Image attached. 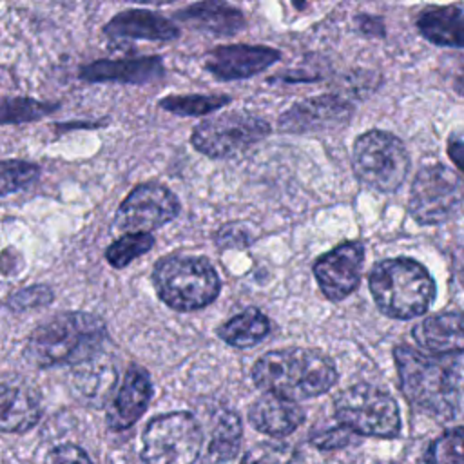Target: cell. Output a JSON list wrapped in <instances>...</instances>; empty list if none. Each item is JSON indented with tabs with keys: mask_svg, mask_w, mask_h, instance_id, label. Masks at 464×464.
Segmentation results:
<instances>
[{
	"mask_svg": "<svg viewBox=\"0 0 464 464\" xmlns=\"http://www.w3.org/2000/svg\"><path fill=\"white\" fill-rule=\"evenodd\" d=\"M252 379L266 393L301 401L326 393L337 381L334 361L314 348H283L263 353Z\"/></svg>",
	"mask_w": 464,
	"mask_h": 464,
	"instance_id": "cell-1",
	"label": "cell"
},
{
	"mask_svg": "<svg viewBox=\"0 0 464 464\" xmlns=\"http://www.w3.org/2000/svg\"><path fill=\"white\" fill-rule=\"evenodd\" d=\"M105 323L89 312H62L38 324L25 344V357L42 368L83 364L100 355Z\"/></svg>",
	"mask_w": 464,
	"mask_h": 464,
	"instance_id": "cell-2",
	"label": "cell"
},
{
	"mask_svg": "<svg viewBox=\"0 0 464 464\" xmlns=\"http://www.w3.org/2000/svg\"><path fill=\"white\" fill-rule=\"evenodd\" d=\"M399 382L404 397L419 411L435 417H453L459 404V386L453 368L410 344H399L393 350Z\"/></svg>",
	"mask_w": 464,
	"mask_h": 464,
	"instance_id": "cell-3",
	"label": "cell"
},
{
	"mask_svg": "<svg viewBox=\"0 0 464 464\" xmlns=\"http://www.w3.org/2000/svg\"><path fill=\"white\" fill-rule=\"evenodd\" d=\"M368 286L377 308L393 319L419 317L435 299L433 277L411 257L379 261L368 276Z\"/></svg>",
	"mask_w": 464,
	"mask_h": 464,
	"instance_id": "cell-4",
	"label": "cell"
},
{
	"mask_svg": "<svg viewBox=\"0 0 464 464\" xmlns=\"http://www.w3.org/2000/svg\"><path fill=\"white\" fill-rule=\"evenodd\" d=\"M158 297L174 310L192 312L210 304L219 294V277L203 256L161 257L152 270Z\"/></svg>",
	"mask_w": 464,
	"mask_h": 464,
	"instance_id": "cell-5",
	"label": "cell"
},
{
	"mask_svg": "<svg viewBox=\"0 0 464 464\" xmlns=\"http://www.w3.org/2000/svg\"><path fill=\"white\" fill-rule=\"evenodd\" d=\"M352 167L362 185L388 194L404 183L410 170V156L397 136L372 129L353 141Z\"/></svg>",
	"mask_w": 464,
	"mask_h": 464,
	"instance_id": "cell-6",
	"label": "cell"
},
{
	"mask_svg": "<svg viewBox=\"0 0 464 464\" xmlns=\"http://www.w3.org/2000/svg\"><path fill=\"white\" fill-rule=\"evenodd\" d=\"M335 419L352 433L393 439L401 431V413L395 399L384 390L359 382L343 390L334 401Z\"/></svg>",
	"mask_w": 464,
	"mask_h": 464,
	"instance_id": "cell-7",
	"label": "cell"
},
{
	"mask_svg": "<svg viewBox=\"0 0 464 464\" xmlns=\"http://www.w3.org/2000/svg\"><path fill=\"white\" fill-rule=\"evenodd\" d=\"M201 446L203 433L190 413H165L147 424L141 437V459L145 464H192Z\"/></svg>",
	"mask_w": 464,
	"mask_h": 464,
	"instance_id": "cell-8",
	"label": "cell"
},
{
	"mask_svg": "<svg viewBox=\"0 0 464 464\" xmlns=\"http://www.w3.org/2000/svg\"><path fill=\"white\" fill-rule=\"evenodd\" d=\"M270 132L268 121L248 112H223L199 121L190 134L192 147L214 160L232 158Z\"/></svg>",
	"mask_w": 464,
	"mask_h": 464,
	"instance_id": "cell-9",
	"label": "cell"
},
{
	"mask_svg": "<svg viewBox=\"0 0 464 464\" xmlns=\"http://www.w3.org/2000/svg\"><path fill=\"white\" fill-rule=\"evenodd\" d=\"M464 187L460 178L442 163L419 169L411 183L408 212L420 225H440L462 207Z\"/></svg>",
	"mask_w": 464,
	"mask_h": 464,
	"instance_id": "cell-10",
	"label": "cell"
},
{
	"mask_svg": "<svg viewBox=\"0 0 464 464\" xmlns=\"http://www.w3.org/2000/svg\"><path fill=\"white\" fill-rule=\"evenodd\" d=\"M178 212L176 194L161 183L147 181L136 185L120 203L114 225L127 234H150L172 221Z\"/></svg>",
	"mask_w": 464,
	"mask_h": 464,
	"instance_id": "cell-11",
	"label": "cell"
},
{
	"mask_svg": "<svg viewBox=\"0 0 464 464\" xmlns=\"http://www.w3.org/2000/svg\"><path fill=\"white\" fill-rule=\"evenodd\" d=\"M364 265V246L361 241H346L317 257L314 276L323 295L334 303L343 301L359 286Z\"/></svg>",
	"mask_w": 464,
	"mask_h": 464,
	"instance_id": "cell-12",
	"label": "cell"
},
{
	"mask_svg": "<svg viewBox=\"0 0 464 464\" xmlns=\"http://www.w3.org/2000/svg\"><path fill=\"white\" fill-rule=\"evenodd\" d=\"M279 51L266 45H219L205 58V69L218 80L250 78L279 60Z\"/></svg>",
	"mask_w": 464,
	"mask_h": 464,
	"instance_id": "cell-13",
	"label": "cell"
},
{
	"mask_svg": "<svg viewBox=\"0 0 464 464\" xmlns=\"http://www.w3.org/2000/svg\"><path fill=\"white\" fill-rule=\"evenodd\" d=\"M352 105L332 94L303 100L292 105L281 118L279 127L286 132H308L343 125L350 120Z\"/></svg>",
	"mask_w": 464,
	"mask_h": 464,
	"instance_id": "cell-14",
	"label": "cell"
},
{
	"mask_svg": "<svg viewBox=\"0 0 464 464\" xmlns=\"http://www.w3.org/2000/svg\"><path fill=\"white\" fill-rule=\"evenodd\" d=\"M103 34L114 42L129 40H150V42H169L179 36V29L165 16L147 9H127L112 16L105 27Z\"/></svg>",
	"mask_w": 464,
	"mask_h": 464,
	"instance_id": "cell-15",
	"label": "cell"
},
{
	"mask_svg": "<svg viewBox=\"0 0 464 464\" xmlns=\"http://www.w3.org/2000/svg\"><path fill=\"white\" fill-rule=\"evenodd\" d=\"M165 67L160 56H140L127 60H96L80 67L78 76L91 83L120 82L143 85L160 80Z\"/></svg>",
	"mask_w": 464,
	"mask_h": 464,
	"instance_id": "cell-16",
	"label": "cell"
},
{
	"mask_svg": "<svg viewBox=\"0 0 464 464\" xmlns=\"http://www.w3.org/2000/svg\"><path fill=\"white\" fill-rule=\"evenodd\" d=\"M152 397V384L149 373L138 366L130 364L120 390L116 392L109 413L107 422L112 430H123L134 424L149 406Z\"/></svg>",
	"mask_w": 464,
	"mask_h": 464,
	"instance_id": "cell-17",
	"label": "cell"
},
{
	"mask_svg": "<svg viewBox=\"0 0 464 464\" xmlns=\"http://www.w3.org/2000/svg\"><path fill=\"white\" fill-rule=\"evenodd\" d=\"M413 339L435 355L464 353V310H448L422 319L413 328Z\"/></svg>",
	"mask_w": 464,
	"mask_h": 464,
	"instance_id": "cell-18",
	"label": "cell"
},
{
	"mask_svg": "<svg viewBox=\"0 0 464 464\" xmlns=\"http://www.w3.org/2000/svg\"><path fill=\"white\" fill-rule=\"evenodd\" d=\"M250 424L272 437H283L297 430L304 420L303 408L288 399L265 393L248 410Z\"/></svg>",
	"mask_w": 464,
	"mask_h": 464,
	"instance_id": "cell-19",
	"label": "cell"
},
{
	"mask_svg": "<svg viewBox=\"0 0 464 464\" xmlns=\"http://www.w3.org/2000/svg\"><path fill=\"white\" fill-rule=\"evenodd\" d=\"M176 18L183 24L216 36H232L245 25L243 13L225 2H199L176 11Z\"/></svg>",
	"mask_w": 464,
	"mask_h": 464,
	"instance_id": "cell-20",
	"label": "cell"
},
{
	"mask_svg": "<svg viewBox=\"0 0 464 464\" xmlns=\"http://www.w3.org/2000/svg\"><path fill=\"white\" fill-rule=\"evenodd\" d=\"M42 415L38 395L22 384H0V431H25Z\"/></svg>",
	"mask_w": 464,
	"mask_h": 464,
	"instance_id": "cell-21",
	"label": "cell"
},
{
	"mask_svg": "<svg viewBox=\"0 0 464 464\" xmlns=\"http://www.w3.org/2000/svg\"><path fill=\"white\" fill-rule=\"evenodd\" d=\"M419 33L435 45L464 47V13L455 5H430L417 16Z\"/></svg>",
	"mask_w": 464,
	"mask_h": 464,
	"instance_id": "cell-22",
	"label": "cell"
},
{
	"mask_svg": "<svg viewBox=\"0 0 464 464\" xmlns=\"http://www.w3.org/2000/svg\"><path fill=\"white\" fill-rule=\"evenodd\" d=\"M270 332L268 317L257 308H246L223 323L218 328V335L230 346L250 348L261 343Z\"/></svg>",
	"mask_w": 464,
	"mask_h": 464,
	"instance_id": "cell-23",
	"label": "cell"
},
{
	"mask_svg": "<svg viewBox=\"0 0 464 464\" xmlns=\"http://www.w3.org/2000/svg\"><path fill=\"white\" fill-rule=\"evenodd\" d=\"M241 440V420L234 411H223L214 426L210 442L205 448L203 462L205 464H221L230 460L237 450Z\"/></svg>",
	"mask_w": 464,
	"mask_h": 464,
	"instance_id": "cell-24",
	"label": "cell"
},
{
	"mask_svg": "<svg viewBox=\"0 0 464 464\" xmlns=\"http://www.w3.org/2000/svg\"><path fill=\"white\" fill-rule=\"evenodd\" d=\"M96 359V357H94ZM87 361L74 372V388L83 399H91L96 404L103 402L116 382V372L107 362Z\"/></svg>",
	"mask_w": 464,
	"mask_h": 464,
	"instance_id": "cell-25",
	"label": "cell"
},
{
	"mask_svg": "<svg viewBox=\"0 0 464 464\" xmlns=\"http://www.w3.org/2000/svg\"><path fill=\"white\" fill-rule=\"evenodd\" d=\"M230 102L225 94H172L160 100V107L178 116H205Z\"/></svg>",
	"mask_w": 464,
	"mask_h": 464,
	"instance_id": "cell-26",
	"label": "cell"
},
{
	"mask_svg": "<svg viewBox=\"0 0 464 464\" xmlns=\"http://www.w3.org/2000/svg\"><path fill=\"white\" fill-rule=\"evenodd\" d=\"M154 245L152 234H123L105 250V259L114 268L130 265L136 257L147 254Z\"/></svg>",
	"mask_w": 464,
	"mask_h": 464,
	"instance_id": "cell-27",
	"label": "cell"
},
{
	"mask_svg": "<svg viewBox=\"0 0 464 464\" xmlns=\"http://www.w3.org/2000/svg\"><path fill=\"white\" fill-rule=\"evenodd\" d=\"M424 460L426 464H464V426L437 437L426 450Z\"/></svg>",
	"mask_w": 464,
	"mask_h": 464,
	"instance_id": "cell-28",
	"label": "cell"
},
{
	"mask_svg": "<svg viewBox=\"0 0 464 464\" xmlns=\"http://www.w3.org/2000/svg\"><path fill=\"white\" fill-rule=\"evenodd\" d=\"M56 109L58 105L38 102L33 98H7L0 102V125L40 120Z\"/></svg>",
	"mask_w": 464,
	"mask_h": 464,
	"instance_id": "cell-29",
	"label": "cell"
},
{
	"mask_svg": "<svg viewBox=\"0 0 464 464\" xmlns=\"http://www.w3.org/2000/svg\"><path fill=\"white\" fill-rule=\"evenodd\" d=\"M40 176L38 165L24 160L0 161V196L13 194L34 183Z\"/></svg>",
	"mask_w": 464,
	"mask_h": 464,
	"instance_id": "cell-30",
	"label": "cell"
},
{
	"mask_svg": "<svg viewBox=\"0 0 464 464\" xmlns=\"http://www.w3.org/2000/svg\"><path fill=\"white\" fill-rule=\"evenodd\" d=\"M294 459V450L288 444L263 442L248 450L241 464H290Z\"/></svg>",
	"mask_w": 464,
	"mask_h": 464,
	"instance_id": "cell-31",
	"label": "cell"
},
{
	"mask_svg": "<svg viewBox=\"0 0 464 464\" xmlns=\"http://www.w3.org/2000/svg\"><path fill=\"white\" fill-rule=\"evenodd\" d=\"M53 290L40 285V286H29L24 290H18L9 297V306L13 310H29L34 306H44L53 301Z\"/></svg>",
	"mask_w": 464,
	"mask_h": 464,
	"instance_id": "cell-32",
	"label": "cell"
},
{
	"mask_svg": "<svg viewBox=\"0 0 464 464\" xmlns=\"http://www.w3.org/2000/svg\"><path fill=\"white\" fill-rule=\"evenodd\" d=\"M45 464H92V462L82 448L72 444H63L54 448L49 453Z\"/></svg>",
	"mask_w": 464,
	"mask_h": 464,
	"instance_id": "cell-33",
	"label": "cell"
},
{
	"mask_svg": "<svg viewBox=\"0 0 464 464\" xmlns=\"http://www.w3.org/2000/svg\"><path fill=\"white\" fill-rule=\"evenodd\" d=\"M350 435L352 431L346 430L344 426H339V428H334V430H328L324 433H321L319 437L314 439V444L319 446V448H324V450H330V448H337V446H343L350 440Z\"/></svg>",
	"mask_w": 464,
	"mask_h": 464,
	"instance_id": "cell-34",
	"label": "cell"
},
{
	"mask_svg": "<svg viewBox=\"0 0 464 464\" xmlns=\"http://www.w3.org/2000/svg\"><path fill=\"white\" fill-rule=\"evenodd\" d=\"M216 243L221 246V248H228L232 245H243V243H248V237L245 232L241 230H232V225H227L223 227L218 236H216Z\"/></svg>",
	"mask_w": 464,
	"mask_h": 464,
	"instance_id": "cell-35",
	"label": "cell"
},
{
	"mask_svg": "<svg viewBox=\"0 0 464 464\" xmlns=\"http://www.w3.org/2000/svg\"><path fill=\"white\" fill-rule=\"evenodd\" d=\"M448 156L464 172V140H450Z\"/></svg>",
	"mask_w": 464,
	"mask_h": 464,
	"instance_id": "cell-36",
	"label": "cell"
},
{
	"mask_svg": "<svg viewBox=\"0 0 464 464\" xmlns=\"http://www.w3.org/2000/svg\"><path fill=\"white\" fill-rule=\"evenodd\" d=\"M455 89L464 96V72L455 80Z\"/></svg>",
	"mask_w": 464,
	"mask_h": 464,
	"instance_id": "cell-37",
	"label": "cell"
}]
</instances>
